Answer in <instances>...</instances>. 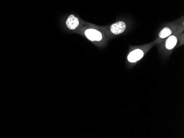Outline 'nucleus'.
Here are the masks:
<instances>
[{
	"instance_id": "obj_1",
	"label": "nucleus",
	"mask_w": 184,
	"mask_h": 138,
	"mask_svg": "<svg viewBox=\"0 0 184 138\" xmlns=\"http://www.w3.org/2000/svg\"><path fill=\"white\" fill-rule=\"evenodd\" d=\"M85 35L86 37L91 41H99L103 39V36L101 32L94 29H89L85 31Z\"/></svg>"
},
{
	"instance_id": "obj_2",
	"label": "nucleus",
	"mask_w": 184,
	"mask_h": 138,
	"mask_svg": "<svg viewBox=\"0 0 184 138\" xmlns=\"http://www.w3.org/2000/svg\"><path fill=\"white\" fill-rule=\"evenodd\" d=\"M126 28V25L124 21H118L111 26L110 31L114 34L118 35L124 32Z\"/></svg>"
},
{
	"instance_id": "obj_3",
	"label": "nucleus",
	"mask_w": 184,
	"mask_h": 138,
	"mask_svg": "<svg viewBox=\"0 0 184 138\" xmlns=\"http://www.w3.org/2000/svg\"><path fill=\"white\" fill-rule=\"evenodd\" d=\"M144 56V53L141 49H136L132 51L128 55V60L131 63H135L140 60Z\"/></svg>"
},
{
	"instance_id": "obj_4",
	"label": "nucleus",
	"mask_w": 184,
	"mask_h": 138,
	"mask_svg": "<svg viewBox=\"0 0 184 138\" xmlns=\"http://www.w3.org/2000/svg\"><path fill=\"white\" fill-rule=\"evenodd\" d=\"M66 24L68 28L74 30L78 27L79 24V21L77 17H75L73 14H71L66 21Z\"/></svg>"
},
{
	"instance_id": "obj_5",
	"label": "nucleus",
	"mask_w": 184,
	"mask_h": 138,
	"mask_svg": "<svg viewBox=\"0 0 184 138\" xmlns=\"http://www.w3.org/2000/svg\"><path fill=\"white\" fill-rule=\"evenodd\" d=\"M177 39L175 36H170L168 39L166 40L165 47L168 50L173 49L177 44Z\"/></svg>"
},
{
	"instance_id": "obj_6",
	"label": "nucleus",
	"mask_w": 184,
	"mask_h": 138,
	"mask_svg": "<svg viewBox=\"0 0 184 138\" xmlns=\"http://www.w3.org/2000/svg\"><path fill=\"white\" fill-rule=\"evenodd\" d=\"M171 34V31L170 29L168 27H165L163 28V30L160 32V38L162 39H164L165 38H167L168 36H170Z\"/></svg>"
}]
</instances>
